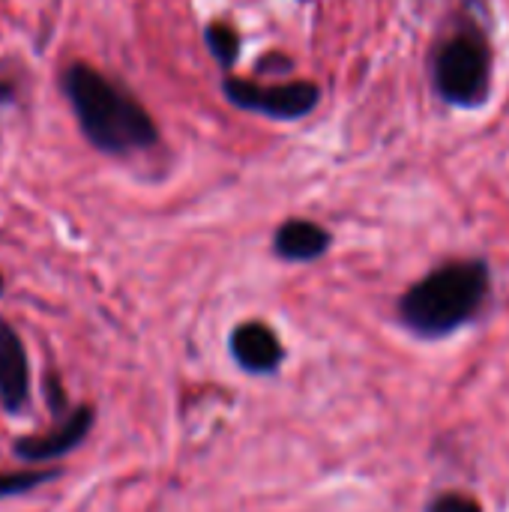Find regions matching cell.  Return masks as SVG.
<instances>
[{
  "mask_svg": "<svg viewBox=\"0 0 509 512\" xmlns=\"http://www.w3.org/2000/svg\"><path fill=\"white\" fill-rule=\"evenodd\" d=\"M60 90L84 138L108 156H129L159 144V126L150 111L114 78L90 63H69L60 75Z\"/></svg>",
  "mask_w": 509,
  "mask_h": 512,
  "instance_id": "6da1fadb",
  "label": "cell"
},
{
  "mask_svg": "<svg viewBox=\"0 0 509 512\" xmlns=\"http://www.w3.org/2000/svg\"><path fill=\"white\" fill-rule=\"evenodd\" d=\"M492 294L486 258H459L435 267L399 297V321L423 342H438L468 327Z\"/></svg>",
  "mask_w": 509,
  "mask_h": 512,
  "instance_id": "7a4b0ae2",
  "label": "cell"
},
{
  "mask_svg": "<svg viewBox=\"0 0 509 512\" xmlns=\"http://www.w3.org/2000/svg\"><path fill=\"white\" fill-rule=\"evenodd\" d=\"M492 45L477 18L459 24L432 51V90L456 111H480L492 99Z\"/></svg>",
  "mask_w": 509,
  "mask_h": 512,
  "instance_id": "3957f363",
  "label": "cell"
},
{
  "mask_svg": "<svg viewBox=\"0 0 509 512\" xmlns=\"http://www.w3.org/2000/svg\"><path fill=\"white\" fill-rule=\"evenodd\" d=\"M222 93L240 111L264 114L273 120H300L312 114L321 102V87L315 81H282V84H258L252 78L228 75L222 81Z\"/></svg>",
  "mask_w": 509,
  "mask_h": 512,
  "instance_id": "277c9868",
  "label": "cell"
},
{
  "mask_svg": "<svg viewBox=\"0 0 509 512\" xmlns=\"http://www.w3.org/2000/svg\"><path fill=\"white\" fill-rule=\"evenodd\" d=\"M96 423V411L90 405H81L75 408L54 432H45V435H36V438H21L15 444V456L27 465H39V462H51V459H60L66 453H72L93 429Z\"/></svg>",
  "mask_w": 509,
  "mask_h": 512,
  "instance_id": "5b68a950",
  "label": "cell"
},
{
  "mask_svg": "<svg viewBox=\"0 0 509 512\" xmlns=\"http://www.w3.org/2000/svg\"><path fill=\"white\" fill-rule=\"evenodd\" d=\"M228 348H231L234 363L249 375H273L285 360V348L276 330L261 321H246L234 327Z\"/></svg>",
  "mask_w": 509,
  "mask_h": 512,
  "instance_id": "8992f818",
  "label": "cell"
},
{
  "mask_svg": "<svg viewBox=\"0 0 509 512\" xmlns=\"http://www.w3.org/2000/svg\"><path fill=\"white\" fill-rule=\"evenodd\" d=\"M30 402V363L21 336L0 315V405L6 414H21Z\"/></svg>",
  "mask_w": 509,
  "mask_h": 512,
  "instance_id": "52a82bcc",
  "label": "cell"
},
{
  "mask_svg": "<svg viewBox=\"0 0 509 512\" xmlns=\"http://www.w3.org/2000/svg\"><path fill=\"white\" fill-rule=\"evenodd\" d=\"M333 246V234L312 219H288L273 234V252L291 264H312Z\"/></svg>",
  "mask_w": 509,
  "mask_h": 512,
  "instance_id": "ba28073f",
  "label": "cell"
},
{
  "mask_svg": "<svg viewBox=\"0 0 509 512\" xmlns=\"http://www.w3.org/2000/svg\"><path fill=\"white\" fill-rule=\"evenodd\" d=\"M204 45H207V51L213 54V60H216L222 69H234L237 60H240L243 39H240L237 27H231V24H225V21H213V24H207V30H204Z\"/></svg>",
  "mask_w": 509,
  "mask_h": 512,
  "instance_id": "9c48e42d",
  "label": "cell"
},
{
  "mask_svg": "<svg viewBox=\"0 0 509 512\" xmlns=\"http://www.w3.org/2000/svg\"><path fill=\"white\" fill-rule=\"evenodd\" d=\"M57 477V471H0V498H15L24 492H33L45 483H51Z\"/></svg>",
  "mask_w": 509,
  "mask_h": 512,
  "instance_id": "30bf717a",
  "label": "cell"
},
{
  "mask_svg": "<svg viewBox=\"0 0 509 512\" xmlns=\"http://www.w3.org/2000/svg\"><path fill=\"white\" fill-rule=\"evenodd\" d=\"M426 512H483V504L462 492H444L426 507Z\"/></svg>",
  "mask_w": 509,
  "mask_h": 512,
  "instance_id": "8fae6325",
  "label": "cell"
},
{
  "mask_svg": "<svg viewBox=\"0 0 509 512\" xmlns=\"http://www.w3.org/2000/svg\"><path fill=\"white\" fill-rule=\"evenodd\" d=\"M291 69H294V63H291L288 57H282V54H267V57L258 63V72H261V75H267V72L282 75V72H291Z\"/></svg>",
  "mask_w": 509,
  "mask_h": 512,
  "instance_id": "7c38bea8",
  "label": "cell"
},
{
  "mask_svg": "<svg viewBox=\"0 0 509 512\" xmlns=\"http://www.w3.org/2000/svg\"><path fill=\"white\" fill-rule=\"evenodd\" d=\"M12 99H15V81L0 78V108H3V105H9Z\"/></svg>",
  "mask_w": 509,
  "mask_h": 512,
  "instance_id": "4fadbf2b",
  "label": "cell"
},
{
  "mask_svg": "<svg viewBox=\"0 0 509 512\" xmlns=\"http://www.w3.org/2000/svg\"><path fill=\"white\" fill-rule=\"evenodd\" d=\"M0 291H3V273H0Z\"/></svg>",
  "mask_w": 509,
  "mask_h": 512,
  "instance_id": "5bb4252c",
  "label": "cell"
}]
</instances>
